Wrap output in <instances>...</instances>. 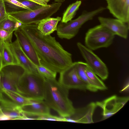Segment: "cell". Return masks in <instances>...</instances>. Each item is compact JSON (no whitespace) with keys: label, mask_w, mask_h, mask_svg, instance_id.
<instances>
[{"label":"cell","mask_w":129,"mask_h":129,"mask_svg":"<svg viewBox=\"0 0 129 129\" xmlns=\"http://www.w3.org/2000/svg\"><path fill=\"white\" fill-rule=\"evenodd\" d=\"M77 62L73 64L60 73L59 82L68 89H78L95 92L98 90L92 87L84 81L77 71Z\"/></svg>","instance_id":"obj_8"},{"label":"cell","mask_w":129,"mask_h":129,"mask_svg":"<svg viewBox=\"0 0 129 129\" xmlns=\"http://www.w3.org/2000/svg\"><path fill=\"white\" fill-rule=\"evenodd\" d=\"M12 49L19 64L22 66L26 72H38L37 66L28 58L21 48L17 40L10 44Z\"/></svg>","instance_id":"obj_17"},{"label":"cell","mask_w":129,"mask_h":129,"mask_svg":"<svg viewBox=\"0 0 129 129\" xmlns=\"http://www.w3.org/2000/svg\"><path fill=\"white\" fill-rule=\"evenodd\" d=\"M18 1L28 8L30 10L36 9L43 6L42 5L32 2L25 0Z\"/></svg>","instance_id":"obj_30"},{"label":"cell","mask_w":129,"mask_h":129,"mask_svg":"<svg viewBox=\"0 0 129 129\" xmlns=\"http://www.w3.org/2000/svg\"><path fill=\"white\" fill-rule=\"evenodd\" d=\"M61 17H49L41 20L37 24L38 30L44 35H50L56 30L58 22L61 20Z\"/></svg>","instance_id":"obj_18"},{"label":"cell","mask_w":129,"mask_h":129,"mask_svg":"<svg viewBox=\"0 0 129 129\" xmlns=\"http://www.w3.org/2000/svg\"><path fill=\"white\" fill-rule=\"evenodd\" d=\"M106 9L104 7H100L90 11H84L81 15L74 20L67 23L60 22L57 27L56 31L57 36L61 39L69 40L72 38L77 35L84 23L92 20Z\"/></svg>","instance_id":"obj_5"},{"label":"cell","mask_w":129,"mask_h":129,"mask_svg":"<svg viewBox=\"0 0 129 129\" xmlns=\"http://www.w3.org/2000/svg\"><path fill=\"white\" fill-rule=\"evenodd\" d=\"M61 5V3L55 2L35 10H25L8 14L22 24H38L42 20L55 13Z\"/></svg>","instance_id":"obj_4"},{"label":"cell","mask_w":129,"mask_h":129,"mask_svg":"<svg viewBox=\"0 0 129 129\" xmlns=\"http://www.w3.org/2000/svg\"><path fill=\"white\" fill-rule=\"evenodd\" d=\"M19 28L33 45L41 65L60 73L73 63L72 54L54 37L42 34L38 29L37 24H22Z\"/></svg>","instance_id":"obj_1"},{"label":"cell","mask_w":129,"mask_h":129,"mask_svg":"<svg viewBox=\"0 0 129 129\" xmlns=\"http://www.w3.org/2000/svg\"><path fill=\"white\" fill-rule=\"evenodd\" d=\"M77 46L87 65L102 80L107 79L108 71L106 64L93 51L81 42L77 43Z\"/></svg>","instance_id":"obj_9"},{"label":"cell","mask_w":129,"mask_h":129,"mask_svg":"<svg viewBox=\"0 0 129 129\" xmlns=\"http://www.w3.org/2000/svg\"><path fill=\"white\" fill-rule=\"evenodd\" d=\"M77 62V71L80 78L91 87L97 89L95 84L89 79L85 73V69L87 65L86 63L81 61Z\"/></svg>","instance_id":"obj_24"},{"label":"cell","mask_w":129,"mask_h":129,"mask_svg":"<svg viewBox=\"0 0 129 129\" xmlns=\"http://www.w3.org/2000/svg\"><path fill=\"white\" fill-rule=\"evenodd\" d=\"M85 73L88 78L95 85L98 90H105L107 88L103 82L87 65L85 69Z\"/></svg>","instance_id":"obj_23"},{"label":"cell","mask_w":129,"mask_h":129,"mask_svg":"<svg viewBox=\"0 0 129 129\" xmlns=\"http://www.w3.org/2000/svg\"><path fill=\"white\" fill-rule=\"evenodd\" d=\"M17 21L14 18L9 15L6 19L0 24V29L13 32L16 30L15 26Z\"/></svg>","instance_id":"obj_25"},{"label":"cell","mask_w":129,"mask_h":129,"mask_svg":"<svg viewBox=\"0 0 129 129\" xmlns=\"http://www.w3.org/2000/svg\"><path fill=\"white\" fill-rule=\"evenodd\" d=\"M5 115V114L2 111L0 104V119L3 116Z\"/></svg>","instance_id":"obj_32"},{"label":"cell","mask_w":129,"mask_h":129,"mask_svg":"<svg viewBox=\"0 0 129 129\" xmlns=\"http://www.w3.org/2000/svg\"><path fill=\"white\" fill-rule=\"evenodd\" d=\"M45 80L38 72L26 71L17 84L18 92L30 99L44 100Z\"/></svg>","instance_id":"obj_3"},{"label":"cell","mask_w":129,"mask_h":129,"mask_svg":"<svg viewBox=\"0 0 129 129\" xmlns=\"http://www.w3.org/2000/svg\"><path fill=\"white\" fill-rule=\"evenodd\" d=\"M14 34L22 50L31 61L36 66L41 65L35 49L30 41L19 28Z\"/></svg>","instance_id":"obj_15"},{"label":"cell","mask_w":129,"mask_h":129,"mask_svg":"<svg viewBox=\"0 0 129 129\" xmlns=\"http://www.w3.org/2000/svg\"><path fill=\"white\" fill-rule=\"evenodd\" d=\"M3 67L1 56L0 53V72Z\"/></svg>","instance_id":"obj_33"},{"label":"cell","mask_w":129,"mask_h":129,"mask_svg":"<svg viewBox=\"0 0 129 129\" xmlns=\"http://www.w3.org/2000/svg\"><path fill=\"white\" fill-rule=\"evenodd\" d=\"M38 72L46 79H55L57 73L41 65L37 66Z\"/></svg>","instance_id":"obj_26"},{"label":"cell","mask_w":129,"mask_h":129,"mask_svg":"<svg viewBox=\"0 0 129 129\" xmlns=\"http://www.w3.org/2000/svg\"><path fill=\"white\" fill-rule=\"evenodd\" d=\"M107 8L116 18L129 24V0H106Z\"/></svg>","instance_id":"obj_13"},{"label":"cell","mask_w":129,"mask_h":129,"mask_svg":"<svg viewBox=\"0 0 129 129\" xmlns=\"http://www.w3.org/2000/svg\"><path fill=\"white\" fill-rule=\"evenodd\" d=\"M37 119L63 121V117H59L49 114L38 116Z\"/></svg>","instance_id":"obj_29"},{"label":"cell","mask_w":129,"mask_h":129,"mask_svg":"<svg viewBox=\"0 0 129 129\" xmlns=\"http://www.w3.org/2000/svg\"><path fill=\"white\" fill-rule=\"evenodd\" d=\"M115 35L100 24L89 29L85 34V46L91 50L107 48L113 42Z\"/></svg>","instance_id":"obj_6"},{"label":"cell","mask_w":129,"mask_h":129,"mask_svg":"<svg viewBox=\"0 0 129 129\" xmlns=\"http://www.w3.org/2000/svg\"><path fill=\"white\" fill-rule=\"evenodd\" d=\"M54 0L55 2H58V3H62L64 2L66 0Z\"/></svg>","instance_id":"obj_34"},{"label":"cell","mask_w":129,"mask_h":129,"mask_svg":"<svg viewBox=\"0 0 129 129\" xmlns=\"http://www.w3.org/2000/svg\"><path fill=\"white\" fill-rule=\"evenodd\" d=\"M13 32L0 29V44L3 42L10 44L12 42Z\"/></svg>","instance_id":"obj_27"},{"label":"cell","mask_w":129,"mask_h":129,"mask_svg":"<svg viewBox=\"0 0 129 129\" xmlns=\"http://www.w3.org/2000/svg\"><path fill=\"white\" fill-rule=\"evenodd\" d=\"M96 107L95 103L92 102L84 107L75 108L71 115L63 117V121L83 123H93V116Z\"/></svg>","instance_id":"obj_11"},{"label":"cell","mask_w":129,"mask_h":129,"mask_svg":"<svg viewBox=\"0 0 129 129\" xmlns=\"http://www.w3.org/2000/svg\"><path fill=\"white\" fill-rule=\"evenodd\" d=\"M81 3V1L78 0L70 4L64 13L61 22L67 23L72 20L76 15Z\"/></svg>","instance_id":"obj_20"},{"label":"cell","mask_w":129,"mask_h":129,"mask_svg":"<svg viewBox=\"0 0 129 129\" xmlns=\"http://www.w3.org/2000/svg\"><path fill=\"white\" fill-rule=\"evenodd\" d=\"M9 16L6 11L4 0H0V24Z\"/></svg>","instance_id":"obj_28"},{"label":"cell","mask_w":129,"mask_h":129,"mask_svg":"<svg viewBox=\"0 0 129 129\" xmlns=\"http://www.w3.org/2000/svg\"><path fill=\"white\" fill-rule=\"evenodd\" d=\"M26 71L19 64H11L2 67L0 72V92L3 89L19 93L17 85L19 81Z\"/></svg>","instance_id":"obj_7"},{"label":"cell","mask_w":129,"mask_h":129,"mask_svg":"<svg viewBox=\"0 0 129 129\" xmlns=\"http://www.w3.org/2000/svg\"><path fill=\"white\" fill-rule=\"evenodd\" d=\"M100 24L104 26L114 35H117L124 39L128 37L129 24L116 18L98 17Z\"/></svg>","instance_id":"obj_14"},{"label":"cell","mask_w":129,"mask_h":129,"mask_svg":"<svg viewBox=\"0 0 129 129\" xmlns=\"http://www.w3.org/2000/svg\"><path fill=\"white\" fill-rule=\"evenodd\" d=\"M25 0L32 2L40 5H42L43 6L47 5V3H45L42 0Z\"/></svg>","instance_id":"obj_31"},{"label":"cell","mask_w":129,"mask_h":129,"mask_svg":"<svg viewBox=\"0 0 129 129\" xmlns=\"http://www.w3.org/2000/svg\"><path fill=\"white\" fill-rule=\"evenodd\" d=\"M10 44L3 42L0 44V53L3 67L9 65L19 64Z\"/></svg>","instance_id":"obj_19"},{"label":"cell","mask_w":129,"mask_h":129,"mask_svg":"<svg viewBox=\"0 0 129 129\" xmlns=\"http://www.w3.org/2000/svg\"><path fill=\"white\" fill-rule=\"evenodd\" d=\"M25 115L40 116L50 114V108L44 100L30 99V103L21 107Z\"/></svg>","instance_id":"obj_16"},{"label":"cell","mask_w":129,"mask_h":129,"mask_svg":"<svg viewBox=\"0 0 129 129\" xmlns=\"http://www.w3.org/2000/svg\"><path fill=\"white\" fill-rule=\"evenodd\" d=\"M129 99L128 96L119 97L114 95L95 103L97 106L102 110V120H105L116 113L123 107Z\"/></svg>","instance_id":"obj_10"},{"label":"cell","mask_w":129,"mask_h":129,"mask_svg":"<svg viewBox=\"0 0 129 129\" xmlns=\"http://www.w3.org/2000/svg\"><path fill=\"white\" fill-rule=\"evenodd\" d=\"M0 104L4 113L11 120L25 119V115L21 107L3 91L0 92Z\"/></svg>","instance_id":"obj_12"},{"label":"cell","mask_w":129,"mask_h":129,"mask_svg":"<svg viewBox=\"0 0 129 129\" xmlns=\"http://www.w3.org/2000/svg\"><path fill=\"white\" fill-rule=\"evenodd\" d=\"M45 3H47L48 2L50 1L51 0H42Z\"/></svg>","instance_id":"obj_35"},{"label":"cell","mask_w":129,"mask_h":129,"mask_svg":"<svg viewBox=\"0 0 129 129\" xmlns=\"http://www.w3.org/2000/svg\"><path fill=\"white\" fill-rule=\"evenodd\" d=\"M69 90L56 79L45 78L44 100L50 108L63 117L71 115L75 109L68 98Z\"/></svg>","instance_id":"obj_2"},{"label":"cell","mask_w":129,"mask_h":129,"mask_svg":"<svg viewBox=\"0 0 129 129\" xmlns=\"http://www.w3.org/2000/svg\"><path fill=\"white\" fill-rule=\"evenodd\" d=\"M1 91L3 92L12 101L21 107L29 104L30 102V99L18 93L4 89H2Z\"/></svg>","instance_id":"obj_22"},{"label":"cell","mask_w":129,"mask_h":129,"mask_svg":"<svg viewBox=\"0 0 129 129\" xmlns=\"http://www.w3.org/2000/svg\"><path fill=\"white\" fill-rule=\"evenodd\" d=\"M5 8L8 14L25 10H30L17 0H4Z\"/></svg>","instance_id":"obj_21"}]
</instances>
